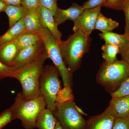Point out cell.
<instances>
[{
  "label": "cell",
  "mask_w": 129,
  "mask_h": 129,
  "mask_svg": "<svg viewBox=\"0 0 129 129\" xmlns=\"http://www.w3.org/2000/svg\"><path fill=\"white\" fill-rule=\"evenodd\" d=\"M48 58L46 51L24 67L16 70L15 79L21 83L24 99L30 100L40 95V80L46 60Z\"/></svg>",
  "instance_id": "1"
},
{
  "label": "cell",
  "mask_w": 129,
  "mask_h": 129,
  "mask_svg": "<svg viewBox=\"0 0 129 129\" xmlns=\"http://www.w3.org/2000/svg\"><path fill=\"white\" fill-rule=\"evenodd\" d=\"M91 41L90 37L78 31L66 40L57 41L64 64L72 73L80 67L83 56L89 52Z\"/></svg>",
  "instance_id": "2"
},
{
  "label": "cell",
  "mask_w": 129,
  "mask_h": 129,
  "mask_svg": "<svg viewBox=\"0 0 129 129\" xmlns=\"http://www.w3.org/2000/svg\"><path fill=\"white\" fill-rule=\"evenodd\" d=\"M46 104L43 97L40 95L34 99L26 100L22 92L18 93L14 103L10 107L15 119L21 120V124L25 129H34L38 115Z\"/></svg>",
  "instance_id": "3"
},
{
  "label": "cell",
  "mask_w": 129,
  "mask_h": 129,
  "mask_svg": "<svg viewBox=\"0 0 129 129\" xmlns=\"http://www.w3.org/2000/svg\"><path fill=\"white\" fill-rule=\"evenodd\" d=\"M129 78V64L117 59L109 63H102L96 77L97 82L109 93L114 92Z\"/></svg>",
  "instance_id": "4"
},
{
  "label": "cell",
  "mask_w": 129,
  "mask_h": 129,
  "mask_svg": "<svg viewBox=\"0 0 129 129\" xmlns=\"http://www.w3.org/2000/svg\"><path fill=\"white\" fill-rule=\"evenodd\" d=\"M37 33L41 38L48 58L51 60L54 66L58 70L64 87L72 88L73 73L68 70L64 64L57 41L54 38L50 30L44 27H42L38 30Z\"/></svg>",
  "instance_id": "5"
},
{
  "label": "cell",
  "mask_w": 129,
  "mask_h": 129,
  "mask_svg": "<svg viewBox=\"0 0 129 129\" xmlns=\"http://www.w3.org/2000/svg\"><path fill=\"white\" fill-rule=\"evenodd\" d=\"M59 71L55 66H44L40 80L41 95L44 98L46 108L53 112L56 108L57 97L61 89Z\"/></svg>",
  "instance_id": "6"
},
{
  "label": "cell",
  "mask_w": 129,
  "mask_h": 129,
  "mask_svg": "<svg viewBox=\"0 0 129 129\" xmlns=\"http://www.w3.org/2000/svg\"><path fill=\"white\" fill-rule=\"evenodd\" d=\"M63 129H86V120L77 109L74 101L57 103L53 112Z\"/></svg>",
  "instance_id": "7"
},
{
  "label": "cell",
  "mask_w": 129,
  "mask_h": 129,
  "mask_svg": "<svg viewBox=\"0 0 129 129\" xmlns=\"http://www.w3.org/2000/svg\"><path fill=\"white\" fill-rule=\"evenodd\" d=\"M101 7H99L84 10L73 22L74 32L80 31L87 37H90L91 32L95 29L97 18L101 12Z\"/></svg>",
  "instance_id": "8"
},
{
  "label": "cell",
  "mask_w": 129,
  "mask_h": 129,
  "mask_svg": "<svg viewBox=\"0 0 129 129\" xmlns=\"http://www.w3.org/2000/svg\"><path fill=\"white\" fill-rule=\"evenodd\" d=\"M45 51L42 41L18 51L11 67L16 69H21L35 60Z\"/></svg>",
  "instance_id": "9"
},
{
  "label": "cell",
  "mask_w": 129,
  "mask_h": 129,
  "mask_svg": "<svg viewBox=\"0 0 129 129\" xmlns=\"http://www.w3.org/2000/svg\"><path fill=\"white\" fill-rule=\"evenodd\" d=\"M116 118L107 110L86 120V129H113Z\"/></svg>",
  "instance_id": "10"
},
{
  "label": "cell",
  "mask_w": 129,
  "mask_h": 129,
  "mask_svg": "<svg viewBox=\"0 0 129 129\" xmlns=\"http://www.w3.org/2000/svg\"><path fill=\"white\" fill-rule=\"evenodd\" d=\"M84 10L82 6L74 3L67 9H61L58 7L53 16L56 25L58 27L67 20H71L74 22L80 16Z\"/></svg>",
  "instance_id": "11"
},
{
  "label": "cell",
  "mask_w": 129,
  "mask_h": 129,
  "mask_svg": "<svg viewBox=\"0 0 129 129\" xmlns=\"http://www.w3.org/2000/svg\"><path fill=\"white\" fill-rule=\"evenodd\" d=\"M106 109L116 119H124L129 117V95L112 98Z\"/></svg>",
  "instance_id": "12"
},
{
  "label": "cell",
  "mask_w": 129,
  "mask_h": 129,
  "mask_svg": "<svg viewBox=\"0 0 129 129\" xmlns=\"http://www.w3.org/2000/svg\"><path fill=\"white\" fill-rule=\"evenodd\" d=\"M40 6L28 9L24 17L25 31L37 33L42 27L40 20Z\"/></svg>",
  "instance_id": "13"
},
{
  "label": "cell",
  "mask_w": 129,
  "mask_h": 129,
  "mask_svg": "<svg viewBox=\"0 0 129 129\" xmlns=\"http://www.w3.org/2000/svg\"><path fill=\"white\" fill-rule=\"evenodd\" d=\"M40 20L42 27L48 29L57 41L62 40V34L58 29L51 12L40 5Z\"/></svg>",
  "instance_id": "14"
},
{
  "label": "cell",
  "mask_w": 129,
  "mask_h": 129,
  "mask_svg": "<svg viewBox=\"0 0 129 129\" xmlns=\"http://www.w3.org/2000/svg\"><path fill=\"white\" fill-rule=\"evenodd\" d=\"M18 51L15 40L3 44L0 46V61L11 67Z\"/></svg>",
  "instance_id": "15"
},
{
  "label": "cell",
  "mask_w": 129,
  "mask_h": 129,
  "mask_svg": "<svg viewBox=\"0 0 129 129\" xmlns=\"http://www.w3.org/2000/svg\"><path fill=\"white\" fill-rule=\"evenodd\" d=\"M57 122L53 112L49 109L45 108L38 115L36 128L39 129H54Z\"/></svg>",
  "instance_id": "16"
},
{
  "label": "cell",
  "mask_w": 129,
  "mask_h": 129,
  "mask_svg": "<svg viewBox=\"0 0 129 129\" xmlns=\"http://www.w3.org/2000/svg\"><path fill=\"white\" fill-rule=\"evenodd\" d=\"M28 9L23 6L6 5L4 12L9 19V28L11 27L23 18L28 12Z\"/></svg>",
  "instance_id": "17"
},
{
  "label": "cell",
  "mask_w": 129,
  "mask_h": 129,
  "mask_svg": "<svg viewBox=\"0 0 129 129\" xmlns=\"http://www.w3.org/2000/svg\"><path fill=\"white\" fill-rule=\"evenodd\" d=\"M25 31L24 17L3 35L0 36V46L3 44L16 39Z\"/></svg>",
  "instance_id": "18"
},
{
  "label": "cell",
  "mask_w": 129,
  "mask_h": 129,
  "mask_svg": "<svg viewBox=\"0 0 129 129\" xmlns=\"http://www.w3.org/2000/svg\"><path fill=\"white\" fill-rule=\"evenodd\" d=\"M15 41L19 51L35 45L42 40L37 33L25 31L15 40Z\"/></svg>",
  "instance_id": "19"
},
{
  "label": "cell",
  "mask_w": 129,
  "mask_h": 129,
  "mask_svg": "<svg viewBox=\"0 0 129 129\" xmlns=\"http://www.w3.org/2000/svg\"><path fill=\"white\" fill-rule=\"evenodd\" d=\"M105 43L112 44L120 49L124 47L128 43L129 40L124 35H120L112 32L102 33L99 34Z\"/></svg>",
  "instance_id": "20"
},
{
  "label": "cell",
  "mask_w": 129,
  "mask_h": 129,
  "mask_svg": "<svg viewBox=\"0 0 129 129\" xmlns=\"http://www.w3.org/2000/svg\"><path fill=\"white\" fill-rule=\"evenodd\" d=\"M119 25L118 22L106 17L101 12L97 18L95 29L100 30L102 33L112 32Z\"/></svg>",
  "instance_id": "21"
},
{
  "label": "cell",
  "mask_w": 129,
  "mask_h": 129,
  "mask_svg": "<svg viewBox=\"0 0 129 129\" xmlns=\"http://www.w3.org/2000/svg\"><path fill=\"white\" fill-rule=\"evenodd\" d=\"M102 56L104 61L111 63L117 60V55L119 53L120 48L112 44L105 43L102 47Z\"/></svg>",
  "instance_id": "22"
},
{
  "label": "cell",
  "mask_w": 129,
  "mask_h": 129,
  "mask_svg": "<svg viewBox=\"0 0 129 129\" xmlns=\"http://www.w3.org/2000/svg\"><path fill=\"white\" fill-rule=\"evenodd\" d=\"M74 96L72 93V88L64 87L58 91L57 97L56 104L74 101Z\"/></svg>",
  "instance_id": "23"
},
{
  "label": "cell",
  "mask_w": 129,
  "mask_h": 129,
  "mask_svg": "<svg viewBox=\"0 0 129 129\" xmlns=\"http://www.w3.org/2000/svg\"><path fill=\"white\" fill-rule=\"evenodd\" d=\"M16 70L14 67L6 65L0 61V80L7 78H15Z\"/></svg>",
  "instance_id": "24"
},
{
  "label": "cell",
  "mask_w": 129,
  "mask_h": 129,
  "mask_svg": "<svg viewBox=\"0 0 129 129\" xmlns=\"http://www.w3.org/2000/svg\"><path fill=\"white\" fill-rule=\"evenodd\" d=\"M112 98L120 97L129 95V78L123 82L119 88L110 93Z\"/></svg>",
  "instance_id": "25"
},
{
  "label": "cell",
  "mask_w": 129,
  "mask_h": 129,
  "mask_svg": "<svg viewBox=\"0 0 129 129\" xmlns=\"http://www.w3.org/2000/svg\"><path fill=\"white\" fill-rule=\"evenodd\" d=\"M14 119L15 117L11 108L5 110L0 115V129Z\"/></svg>",
  "instance_id": "26"
},
{
  "label": "cell",
  "mask_w": 129,
  "mask_h": 129,
  "mask_svg": "<svg viewBox=\"0 0 129 129\" xmlns=\"http://www.w3.org/2000/svg\"><path fill=\"white\" fill-rule=\"evenodd\" d=\"M125 0H107L103 6L107 8L122 11Z\"/></svg>",
  "instance_id": "27"
},
{
  "label": "cell",
  "mask_w": 129,
  "mask_h": 129,
  "mask_svg": "<svg viewBox=\"0 0 129 129\" xmlns=\"http://www.w3.org/2000/svg\"><path fill=\"white\" fill-rule=\"evenodd\" d=\"M39 2L40 5L50 10L54 16L58 7L57 0H39Z\"/></svg>",
  "instance_id": "28"
},
{
  "label": "cell",
  "mask_w": 129,
  "mask_h": 129,
  "mask_svg": "<svg viewBox=\"0 0 129 129\" xmlns=\"http://www.w3.org/2000/svg\"><path fill=\"white\" fill-rule=\"evenodd\" d=\"M125 17V24L124 35L129 40V0H125L123 10Z\"/></svg>",
  "instance_id": "29"
},
{
  "label": "cell",
  "mask_w": 129,
  "mask_h": 129,
  "mask_svg": "<svg viewBox=\"0 0 129 129\" xmlns=\"http://www.w3.org/2000/svg\"><path fill=\"white\" fill-rule=\"evenodd\" d=\"M107 0H88L83 3V7L84 10L92 9L99 7L103 6Z\"/></svg>",
  "instance_id": "30"
},
{
  "label": "cell",
  "mask_w": 129,
  "mask_h": 129,
  "mask_svg": "<svg viewBox=\"0 0 129 129\" xmlns=\"http://www.w3.org/2000/svg\"><path fill=\"white\" fill-rule=\"evenodd\" d=\"M113 129H129V117L116 119Z\"/></svg>",
  "instance_id": "31"
},
{
  "label": "cell",
  "mask_w": 129,
  "mask_h": 129,
  "mask_svg": "<svg viewBox=\"0 0 129 129\" xmlns=\"http://www.w3.org/2000/svg\"><path fill=\"white\" fill-rule=\"evenodd\" d=\"M22 5L28 9L39 7V0H23Z\"/></svg>",
  "instance_id": "32"
},
{
  "label": "cell",
  "mask_w": 129,
  "mask_h": 129,
  "mask_svg": "<svg viewBox=\"0 0 129 129\" xmlns=\"http://www.w3.org/2000/svg\"><path fill=\"white\" fill-rule=\"evenodd\" d=\"M119 54L122 60L129 64V42L124 47L120 49Z\"/></svg>",
  "instance_id": "33"
},
{
  "label": "cell",
  "mask_w": 129,
  "mask_h": 129,
  "mask_svg": "<svg viewBox=\"0 0 129 129\" xmlns=\"http://www.w3.org/2000/svg\"><path fill=\"white\" fill-rule=\"evenodd\" d=\"M6 5L19 6H22L23 0H0Z\"/></svg>",
  "instance_id": "34"
},
{
  "label": "cell",
  "mask_w": 129,
  "mask_h": 129,
  "mask_svg": "<svg viewBox=\"0 0 129 129\" xmlns=\"http://www.w3.org/2000/svg\"><path fill=\"white\" fill-rule=\"evenodd\" d=\"M6 5L4 3L0 1V12H4Z\"/></svg>",
  "instance_id": "35"
},
{
  "label": "cell",
  "mask_w": 129,
  "mask_h": 129,
  "mask_svg": "<svg viewBox=\"0 0 129 129\" xmlns=\"http://www.w3.org/2000/svg\"><path fill=\"white\" fill-rule=\"evenodd\" d=\"M63 129L62 128V127L61 126L59 122L57 121V122L56 124L55 127V129Z\"/></svg>",
  "instance_id": "36"
}]
</instances>
